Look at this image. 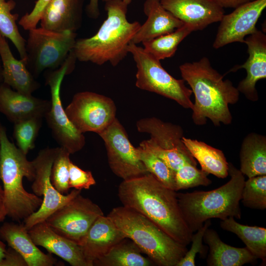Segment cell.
Masks as SVG:
<instances>
[{
    "label": "cell",
    "mask_w": 266,
    "mask_h": 266,
    "mask_svg": "<svg viewBox=\"0 0 266 266\" xmlns=\"http://www.w3.org/2000/svg\"><path fill=\"white\" fill-rule=\"evenodd\" d=\"M136 126L138 132L151 136L150 139L140 144L161 159L174 172L186 164H197L182 141L183 130L180 126L149 117L138 120Z\"/></svg>",
    "instance_id": "10"
},
{
    "label": "cell",
    "mask_w": 266,
    "mask_h": 266,
    "mask_svg": "<svg viewBox=\"0 0 266 266\" xmlns=\"http://www.w3.org/2000/svg\"><path fill=\"white\" fill-rule=\"evenodd\" d=\"M58 148V147H47L41 149L32 161L35 177L32 181V189L34 195L42 197V202L38 210L23 220V225L27 230L35 224L45 221L56 210L81 193V190L74 189L69 193L63 195L52 185L51 170Z\"/></svg>",
    "instance_id": "11"
},
{
    "label": "cell",
    "mask_w": 266,
    "mask_h": 266,
    "mask_svg": "<svg viewBox=\"0 0 266 266\" xmlns=\"http://www.w3.org/2000/svg\"><path fill=\"white\" fill-rule=\"evenodd\" d=\"M76 58L71 51L64 64L46 74V84L50 89V107L44 116L53 136L61 147L70 154L81 150L85 145V137L74 126L67 116L61 98V88L65 75L73 69Z\"/></svg>",
    "instance_id": "9"
},
{
    "label": "cell",
    "mask_w": 266,
    "mask_h": 266,
    "mask_svg": "<svg viewBox=\"0 0 266 266\" xmlns=\"http://www.w3.org/2000/svg\"><path fill=\"white\" fill-rule=\"evenodd\" d=\"M128 6L122 0L105 2L107 18L97 33L76 40L72 50L77 60L100 66L108 62L115 66L126 57L129 45L141 25L137 21L128 20Z\"/></svg>",
    "instance_id": "3"
},
{
    "label": "cell",
    "mask_w": 266,
    "mask_h": 266,
    "mask_svg": "<svg viewBox=\"0 0 266 266\" xmlns=\"http://www.w3.org/2000/svg\"><path fill=\"white\" fill-rule=\"evenodd\" d=\"M0 236L19 254L27 266H53L57 260L39 250L23 224L5 223L0 227Z\"/></svg>",
    "instance_id": "21"
},
{
    "label": "cell",
    "mask_w": 266,
    "mask_h": 266,
    "mask_svg": "<svg viewBox=\"0 0 266 266\" xmlns=\"http://www.w3.org/2000/svg\"><path fill=\"white\" fill-rule=\"evenodd\" d=\"M138 246L130 239L125 238L115 245L97 260V266H150L154 263L143 257Z\"/></svg>",
    "instance_id": "29"
},
{
    "label": "cell",
    "mask_w": 266,
    "mask_h": 266,
    "mask_svg": "<svg viewBox=\"0 0 266 266\" xmlns=\"http://www.w3.org/2000/svg\"><path fill=\"white\" fill-rule=\"evenodd\" d=\"M70 153L64 148L58 147L53 161L50 179L54 187L61 194H68Z\"/></svg>",
    "instance_id": "35"
},
{
    "label": "cell",
    "mask_w": 266,
    "mask_h": 266,
    "mask_svg": "<svg viewBox=\"0 0 266 266\" xmlns=\"http://www.w3.org/2000/svg\"><path fill=\"white\" fill-rule=\"evenodd\" d=\"M42 119L33 118L14 124L13 136L17 147L26 155L35 147Z\"/></svg>",
    "instance_id": "34"
},
{
    "label": "cell",
    "mask_w": 266,
    "mask_h": 266,
    "mask_svg": "<svg viewBox=\"0 0 266 266\" xmlns=\"http://www.w3.org/2000/svg\"><path fill=\"white\" fill-rule=\"evenodd\" d=\"M103 215L98 205L80 193L45 221L56 233L78 244L95 220Z\"/></svg>",
    "instance_id": "13"
},
{
    "label": "cell",
    "mask_w": 266,
    "mask_h": 266,
    "mask_svg": "<svg viewBox=\"0 0 266 266\" xmlns=\"http://www.w3.org/2000/svg\"><path fill=\"white\" fill-rule=\"evenodd\" d=\"M34 243L61 258L72 266H91L76 242L56 233L45 221L28 230Z\"/></svg>",
    "instance_id": "20"
},
{
    "label": "cell",
    "mask_w": 266,
    "mask_h": 266,
    "mask_svg": "<svg viewBox=\"0 0 266 266\" xmlns=\"http://www.w3.org/2000/svg\"><path fill=\"white\" fill-rule=\"evenodd\" d=\"M2 71V66H1V61L0 59V83L2 82V80H3Z\"/></svg>",
    "instance_id": "45"
},
{
    "label": "cell",
    "mask_w": 266,
    "mask_h": 266,
    "mask_svg": "<svg viewBox=\"0 0 266 266\" xmlns=\"http://www.w3.org/2000/svg\"><path fill=\"white\" fill-rule=\"evenodd\" d=\"M98 134L104 142L109 166L116 175L127 180L148 173L117 118Z\"/></svg>",
    "instance_id": "14"
},
{
    "label": "cell",
    "mask_w": 266,
    "mask_h": 266,
    "mask_svg": "<svg viewBox=\"0 0 266 266\" xmlns=\"http://www.w3.org/2000/svg\"><path fill=\"white\" fill-rule=\"evenodd\" d=\"M182 141L193 157L201 166V169L220 178H226L228 174V163L223 152L206 143L182 137Z\"/></svg>",
    "instance_id": "27"
},
{
    "label": "cell",
    "mask_w": 266,
    "mask_h": 266,
    "mask_svg": "<svg viewBox=\"0 0 266 266\" xmlns=\"http://www.w3.org/2000/svg\"><path fill=\"white\" fill-rule=\"evenodd\" d=\"M51 0H37L30 13H26L19 20L18 24L25 30L29 31L37 27L42 13Z\"/></svg>",
    "instance_id": "39"
},
{
    "label": "cell",
    "mask_w": 266,
    "mask_h": 266,
    "mask_svg": "<svg viewBox=\"0 0 266 266\" xmlns=\"http://www.w3.org/2000/svg\"><path fill=\"white\" fill-rule=\"evenodd\" d=\"M118 196L123 206L142 214L176 241L186 246L191 243L193 233L184 219L177 193L149 172L123 180Z\"/></svg>",
    "instance_id": "1"
},
{
    "label": "cell",
    "mask_w": 266,
    "mask_h": 266,
    "mask_svg": "<svg viewBox=\"0 0 266 266\" xmlns=\"http://www.w3.org/2000/svg\"><path fill=\"white\" fill-rule=\"evenodd\" d=\"M83 4V0H51L42 13L40 27L76 32L81 25Z\"/></svg>",
    "instance_id": "23"
},
{
    "label": "cell",
    "mask_w": 266,
    "mask_h": 266,
    "mask_svg": "<svg viewBox=\"0 0 266 266\" xmlns=\"http://www.w3.org/2000/svg\"><path fill=\"white\" fill-rule=\"evenodd\" d=\"M92 172L84 170L73 164L71 161L69 165V186L75 189L81 190L89 189L96 184Z\"/></svg>",
    "instance_id": "38"
},
{
    "label": "cell",
    "mask_w": 266,
    "mask_h": 266,
    "mask_svg": "<svg viewBox=\"0 0 266 266\" xmlns=\"http://www.w3.org/2000/svg\"><path fill=\"white\" fill-rule=\"evenodd\" d=\"M211 224L210 220L206 221L202 226L196 231L197 233H193L191 241L192 242L191 248L187 251L176 266H195V258L198 253L200 254L202 258L206 257L208 247L202 244L203 237L205 231Z\"/></svg>",
    "instance_id": "37"
},
{
    "label": "cell",
    "mask_w": 266,
    "mask_h": 266,
    "mask_svg": "<svg viewBox=\"0 0 266 266\" xmlns=\"http://www.w3.org/2000/svg\"><path fill=\"white\" fill-rule=\"evenodd\" d=\"M7 216L3 188L0 183V223Z\"/></svg>",
    "instance_id": "43"
},
{
    "label": "cell",
    "mask_w": 266,
    "mask_h": 266,
    "mask_svg": "<svg viewBox=\"0 0 266 266\" xmlns=\"http://www.w3.org/2000/svg\"><path fill=\"white\" fill-rule=\"evenodd\" d=\"M15 6L16 2L13 0H0V32L10 40L16 48L21 60L26 64V40L21 34L16 24L19 15L12 13Z\"/></svg>",
    "instance_id": "31"
},
{
    "label": "cell",
    "mask_w": 266,
    "mask_h": 266,
    "mask_svg": "<svg viewBox=\"0 0 266 266\" xmlns=\"http://www.w3.org/2000/svg\"><path fill=\"white\" fill-rule=\"evenodd\" d=\"M126 238L111 219L104 215L99 217L78 243L91 266L115 245Z\"/></svg>",
    "instance_id": "19"
},
{
    "label": "cell",
    "mask_w": 266,
    "mask_h": 266,
    "mask_svg": "<svg viewBox=\"0 0 266 266\" xmlns=\"http://www.w3.org/2000/svg\"><path fill=\"white\" fill-rule=\"evenodd\" d=\"M7 249L5 244L0 240V266H1L2 262L5 257Z\"/></svg>",
    "instance_id": "44"
},
{
    "label": "cell",
    "mask_w": 266,
    "mask_h": 266,
    "mask_svg": "<svg viewBox=\"0 0 266 266\" xmlns=\"http://www.w3.org/2000/svg\"><path fill=\"white\" fill-rule=\"evenodd\" d=\"M193 30L187 24L173 32L142 43L144 50L156 59L161 61L173 56L179 44Z\"/></svg>",
    "instance_id": "30"
},
{
    "label": "cell",
    "mask_w": 266,
    "mask_h": 266,
    "mask_svg": "<svg viewBox=\"0 0 266 266\" xmlns=\"http://www.w3.org/2000/svg\"><path fill=\"white\" fill-rule=\"evenodd\" d=\"M266 7V0H255L224 14L219 21L213 47L217 49L233 42L244 43L246 36L258 30L256 24Z\"/></svg>",
    "instance_id": "15"
},
{
    "label": "cell",
    "mask_w": 266,
    "mask_h": 266,
    "mask_svg": "<svg viewBox=\"0 0 266 266\" xmlns=\"http://www.w3.org/2000/svg\"><path fill=\"white\" fill-rule=\"evenodd\" d=\"M0 59L2 69V82L14 90L27 95H31L40 87L39 83L25 63L14 57L6 38L0 32Z\"/></svg>",
    "instance_id": "24"
},
{
    "label": "cell",
    "mask_w": 266,
    "mask_h": 266,
    "mask_svg": "<svg viewBox=\"0 0 266 266\" xmlns=\"http://www.w3.org/2000/svg\"><path fill=\"white\" fill-rule=\"evenodd\" d=\"M228 174L230 180L215 189L177 193L181 212L193 233L212 218L221 220L230 217L241 218L240 201L245 178L239 169L230 162L228 163Z\"/></svg>",
    "instance_id": "4"
},
{
    "label": "cell",
    "mask_w": 266,
    "mask_h": 266,
    "mask_svg": "<svg viewBox=\"0 0 266 266\" xmlns=\"http://www.w3.org/2000/svg\"><path fill=\"white\" fill-rule=\"evenodd\" d=\"M224 230L235 234L245 244L246 247L257 259L266 261V229L258 226H250L237 222L234 218L230 217L220 222Z\"/></svg>",
    "instance_id": "28"
},
{
    "label": "cell",
    "mask_w": 266,
    "mask_h": 266,
    "mask_svg": "<svg viewBox=\"0 0 266 266\" xmlns=\"http://www.w3.org/2000/svg\"><path fill=\"white\" fill-rule=\"evenodd\" d=\"M179 70L195 96L192 109L194 123L203 126L209 119L216 127L231 124L233 116L229 105L238 102L240 94L233 82L224 80L206 57L185 63L180 66Z\"/></svg>",
    "instance_id": "2"
},
{
    "label": "cell",
    "mask_w": 266,
    "mask_h": 266,
    "mask_svg": "<svg viewBox=\"0 0 266 266\" xmlns=\"http://www.w3.org/2000/svg\"><path fill=\"white\" fill-rule=\"evenodd\" d=\"M241 200L244 206L251 209L266 208V175L252 177L245 181Z\"/></svg>",
    "instance_id": "33"
},
{
    "label": "cell",
    "mask_w": 266,
    "mask_h": 266,
    "mask_svg": "<svg viewBox=\"0 0 266 266\" xmlns=\"http://www.w3.org/2000/svg\"><path fill=\"white\" fill-rule=\"evenodd\" d=\"M1 266H27V265L22 256L9 247L7 249Z\"/></svg>",
    "instance_id": "40"
},
{
    "label": "cell",
    "mask_w": 266,
    "mask_h": 266,
    "mask_svg": "<svg viewBox=\"0 0 266 266\" xmlns=\"http://www.w3.org/2000/svg\"><path fill=\"white\" fill-rule=\"evenodd\" d=\"M128 52L136 65L135 85L137 88L172 100L185 108L192 109L191 97L193 93L183 79H177L172 76L163 67L160 61L146 52L142 47L131 42Z\"/></svg>",
    "instance_id": "7"
},
{
    "label": "cell",
    "mask_w": 266,
    "mask_h": 266,
    "mask_svg": "<svg viewBox=\"0 0 266 266\" xmlns=\"http://www.w3.org/2000/svg\"><path fill=\"white\" fill-rule=\"evenodd\" d=\"M76 40V32L42 27L30 30L26 41L27 68L34 78L45 70L59 68L73 49Z\"/></svg>",
    "instance_id": "8"
},
{
    "label": "cell",
    "mask_w": 266,
    "mask_h": 266,
    "mask_svg": "<svg viewBox=\"0 0 266 266\" xmlns=\"http://www.w3.org/2000/svg\"><path fill=\"white\" fill-rule=\"evenodd\" d=\"M8 139L5 128L0 124V179L2 183L7 216L23 220L41 206L42 199L27 192L23 187L26 177H35L33 161Z\"/></svg>",
    "instance_id": "5"
},
{
    "label": "cell",
    "mask_w": 266,
    "mask_h": 266,
    "mask_svg": "<svg viewBox=\"0 0 266 266\" xmlns=\"http://www.w3.org/2000/svg\"><path fill=\"white\" fill-rule=\"evenodd\" d=\"M50 101L19 93L0 83V112L14 124L23 120L44 117Z\"/></svg>",
    "instance_id": "18"
},
{
    "label": "cell",
    "mask_w": 266,
    "mask_h": 266,
    "mask_svg": "<svg viewBox=\"0 0 266 266\" xmlns=\"http://www.w3.org/2000/svg\"><path fill=\"white\" fill-rule=\"evenodd\" d=\"M107 216L155 264L176 266L188 250L154 223L133 209L113 208Z\"/></svg>",
    "instance_id": "6"
},
{
    "label": "cell",
    "mask_w": 266,
    "mask_h": 266,
    "mask_svg": "<svg viewBox=\"0 0 266 266\" xmlns=\"http://www.w3.org/2000/svg\"><path fill=\"white\" fill-rule=\"evenodd\" d=\"M216 3L222 8H233L243 4L253 1L255 0H213Z\"/></svg>",
    "instance_id": "41"
},
{
    "label": "cell",
    "mask_w": 266,
    "mask_h": 266,
    "mask_svg": "<svg viewBox=\"0 0 266 266\" xmlns=\"http://www.w3.org/2000/svg\"><path fill=\"white\" fill-rule=\"evenodd\" d=\"M65 110L70 122L82 133L99 134L116 118V107L111 99L89 91L75 94Z\"/></svg>",
    "instance_id": "12"
},
{
    "label": "cell",
    "mask_w": 266,
    "mask_h": 266,
    "mask_svg": "<svg viewBox=\"0 0 266 266\" xmlns=\"http://www.w3.org/2000/svg\"><path fill=\"white\" fill-rule=\"evenodd\" d=\"M107 2L109 0H102ZM99 0H90L89 3L87 6L86 11L88 15L92 18L96 19L100 15V9L99 5Z\"/></svg>",
    "instance_id": "42"
},
{
    "label": "cell",
    "mask_w": 266,
    "mask_h": 266,
    "mask_svg": "<svg viewBox=\"0 0 266 266\" xmlns=\"http://www.w3.org/2000/svg\"><path fill=\"white\" fill-rule=\"evenodd\" d=\"M139 159L148 172L152 174L161 183L172 190H175V172L159 157L149 149L140 144L136 148Z\"/></svg>",
    "instance_id": "32"
},
{
    "label": "cell",
    "mask_w": 266,
    "mask_h": 266,
    "mask_svg": "<svg viewBox=\"0 0 266 266\" xmlns=\"http://www.w3.org/2000/svg\"><path fill=\"white\" fill-rule=\"evenodd\" d=\"M239 170L248 178L266 175V137L256 133L243 139L239 152Z\"/></svg>",
    "instance_id": "26"
},
{
    "label": "cell",
    "mask_w": 266,
    "mask_h": 266,
    "mask_svg": "<svg viewBox=\"0 0 266 266\" xmlns=\"http://www.w3.org/2000/svg\"><path fill=\"white\" fill-rule=\"evenodd\" d=\"M122 1L126 4L129 5V4H130L132 2V0H122Z\"/></svg>",
    "instance_id": "46"
},
{
    "label": "cell",
    "mask_w": 266,
    "mask_h": 266,
    "mask_svg": "<svg viewBox=\"0 0 266 266\" xmlns=\"http://www.w3.org/2000/svg\"><path fill=\"white\" fill-rule=\"evenodd\" d=\"M244 43L247 46L248 59L244 64L234 66L229 72L241 68L246 70V77L239 82L236 88L247 99L256 102L259 100L256 83L266 78V35L257 30L245 37Z\"/></svg>",
    "instance_id": "16"
},
{
    "label": "cell",
    "mask_w": 266,
    "mask_h": 266,
    "mask_svg": "<svg viewBox=\"0 0 266 266\" xmlns=\"http://www.w3.org/2000/svg\"><path fill=\"white\" fill-rule=\"evenodd\" d=\"M143 11L147 20L133 38L131 42L135 44L170 33L185 24L166 10L159 0H146Z\"/></svg>",
    "instance_id": "22"
},
{
    "label": "cell",
    "mask_w": 266,
    "mask_h": 266,
    "mask_svg": "<svg viewBox=\"0 0 266 266\" xmlns=\"http://www.w3.org/2000/svg\"><path fill=\"white\" fill-rule=\"evenodd\" d=\"M209 228L205 231L203 237V241L209 249L207 266H241L256 263L258 259L246 247H235L224 243L218 233Z\"/></svg>",
    "instance_id": "25"
},
{
    "label": "cell",
    "mask_w": 266,
    "mask_h": 266,
    "mask_svg": "<svg viewBox=\"0 0 266 266\" xmlns=\"http://www.w3.org/2000/svg\"><path fill=\"white\" fill-rule=\"evenodd\" d=\"M161 5L176 18L201 31L219 22L225 14L223 8L213 0H159Z\"/></svg>",
    "instance_id": "17"
},
{
    "label": "cell",
    "mask_w": 266,
    "mask_h": 266,
    "mask_svg": "<svg viewBox=\"0 0 266 266\" xmlns=\"http://www.w3.org/2000/svg\"><path fill=\"white\" fill-rule=\"evenodd\" d=\"M208 174L197 168L196 165L186 164L175 172L176 191L199 186H207L212 181Z\"/></svg>",
    "instance_id": "36"
}]
</instances>
